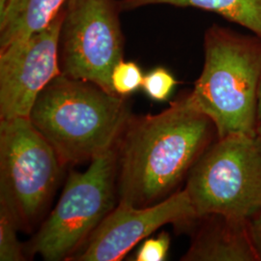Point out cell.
Returning a JSON list of instances; mask_svg holds the SVG:
<instances>
[{"mask_svg": "<svg viewBox=\"0 0 261 261\" xmlns=\"http://www.w3.org/2000/svg\"><path fill=\"white\" fill-rule=\"evenodd\" d=\"M202 71L190 90L214 123L218 139L254 137L261 80V39L214 23L203 36Z\"/></svg>", "mask_w": 261, "mask_h": 261, "instance_id": "cell-3", "label": "cell"}, {"mask_svg": "<svg viewBox=\"0 0 261 261\" xmlns=\"http://www.w3.org/2000/svg\"><path fill=\"white\" fill-rule=\"evenodd\" d=\"M177 85L172 73L164 67H156L144 75L141 88L155 102H166Z\"/></svg>", "mask_w": 261, "mask_h": 261, "instance_id": "cell-15", "label": "cell"}, {"mask_svg": "<svg viewBox=\"0 0 261 261\" xmlns=\"http://www.w3.org/2000/svg\"><path fill=\"white\" fill-rule=\"evenodd\" d=\"M197 216L185 188L146 207L118 202L70 260L119 261L160 227L194 226Z\"/></svg>", "mask_w": 261, "mask_h": 261, "instance_id": "cell-9", "label": "cell"}, {"mask_svg": "<svg viewBox=\"0 0 261 261\" xmlns=\"http://www.w3.org/2000/svg\"><path fill=\"white\" fill-rule=\"evenodd\" d=\"M252 238L261 261V207L250 220Z\"/></svg>", "mask_w": 261, "mask_h": 261, "instance_id": "cell-17", "label": "cell"}, {"mask_svg": "<svg viewBox=\"0 0 261 261\" xmlns=\"http://www.w3.org/2000/svg\"><path fill=\"white\" fill-rule=\"evenodd\" d=\"M254 138H255V140L259 142V144L261 145V118H259V119L257 120V122H256Z\"/></svg>", "mask_w": 261, "mask_h": 261, "instance_id": "cell-18", "label": "cell"}, {"mask_svg": "<svg viewBox=\"0 0 261 261\" xmlns=\"http://www.w3.org/2000/svg\"><path fill=\"white\" fill-rule=\"evenodd\" d=\"M130 116L127 97L61 74L38 96L29 119L65 167L112 149Z\"/></svg>", "mask_w": 261, "mask_h": 261, "instance_id": "cell-2", "label": "cell"}, {"mask_svg": "<svg viewBox=\"0 0 261 261\" xmlns=\"http://www.w3.org/2000/svg\"><path fill=\"white\" fill-rule=\"evenodd\" d=\"M19 226L9 209L0 203V260H25L24 249L20 245L17 231Z\"/></svg>", "mask_w": 261, "mask_h": 261, "instance_id": "cell-13", "label": "cell"}, {"mask_svg": "<svg viewBox=\"0 0 261 261\" xmlns=\"http://www.w3.org/2000/svg\"><path fill=\"white\" fill-rule=\"evenodd\" d=\"M116 145L93 159L86 170L69 173L58 203L28 245L31 254L70 260L117 205Z\"/></svg>", "mask_w": 261, "mask_h": 261, "instance_id": "cell-4", "label": "cell"}, {"mask_svg": "<svg viewBox=\"0 0 261 261\" xmlns=\"http://www.w3.org/2000/svg\"><path fill=\"white\" fill-rule=\"evenodd\" d=\"M143 77L144 75L138 63L123 59L112 70L113 91L121 97H128L141 88Z\"/></svg>", "mask_w": 261, "mask_h": 261, "instance_id": "cell-14", "label": "cell"}, {"mask_svg": "<svg viewBox=\"0 0 261 261\" xmlns=\"http://www.w3.org/2000/svg\"><path fill=\"white\" fill-rule=\"evenodd\" d=\"M64 168L29 117L0 119V203L31 231L54 196Z\"/></svg>", "mask_w": 261, "mask_h": 261, "instance_id": "cell-6", "label": "cell"}, {"mask_svg": "<svg viewBox=\"0 0 261 261\" xmlns=\"http://www.w3.org/2000/svg\"><path fill=\"white\" fill-rule=\"evenodd\" d=\"M122 12L154 5L212 12L261 39V0H119Z\"/></svg>", "mask_w": 261, "mask_h": 261, "instance_id": "cell-12", "label": "cell"}, {"mask_svg": "<svg viewBox=\"0 0 261 261\" xmlns=\"http://www.w3.org/2000/svg\"><path fill=\"white\" fill-rule=\"evenodd\" d=\"M68 0H0V49L47 28Z\"/></svg>", "mask_w": 261, "mask_h": 261, "instance_id": "cell-11", "label": "cell"}, {"mask_svg": "<svg viewBox=\"0 0 261 261\" xmlns=\"http://www.w3.org/2000/svg\"><path fill=\"white\" fill-rule=\"evenodd\" d=\"M261 118V80L258 90V109H257V120Z\"/></svg>", "mask_w": 261, "mask_h": 261, "instance_id": "cell-19", "label": "cell"}, {"mask_svg": "<svg viewBox=\"0 0 261 261\" xmlns=\"http://www.w3.org/2000/svg\"><path fill=\"white\" fill-rule=\"evenodd\" d=\"M197 227L183 261H260L250 220L223 214L196 219Z\"/></svg>", "mask_w": 261, "mask_h": 261, "instance_id": "cell-10", "label": "cell"}, {"mask_svg": "<svg viewBox=\"0 0 261 261\" xmlns=\"http://www.w3.org/2000/svg\"><path fill=\"white\" fill-rule=\"evenodd\" d=\"M121 13L119 0H68L59 44L62 75L115 94L112 70L124 59Z\"/></svg>", "mask_w": 261, "mask_h": 261, "instance_id": "cell-7", "label": "cell"}, {"mask_svg": "<svg viewBox=\"0 0 261 261\" xmlns=\"http://www.w3.org/2000/svg\"><path fill=\"white\" fill-rule=\"evenodd\" d=\"M197 218L223 214L251 220L261 207V145L254 137L217 139L187 176Z\"/></svg>", "mask_w": 261, "mask_h": 261, "instance_id": "cell-5", "label": "cell"}, {"mask_svg": "<svg viewBox=\"0 0 261 261\" xmlns=\"http://www.w3.org/2000/svg\"><path fill=\"white\" fill-rule=\"evenodd\" d=\"M217 139L190 91L158 114L130 116L116 145L118 202L146 207L171 196Z\"/></svg>", "mask_w": 261, "mask_h": 261, "instance_id": "cell-1", "label": "cell"}, {"mask_svg": "<svg viewBox=\"0 0 261 261\" xmlns=\"http://www.w3.org/2000/svg\"><path fill=\"white\" fill-rule=\"evenodd\" d=\"M65 8L42 31L0 49V119L29 117L38 96L62 74L59 44Z\"/></svg>", "mask_w": 261, "mask_h": 261, "instance_id": "cell-8", "label": "cell"}, {"mask_svg": "<svg viewBox=\"0 0 261 261\" xmlns=\"http://www.w3.org/2000/svg\"><path fill=\"white\" fill-rule=\"evenodd\" d=\"M170 246V236L168 232L162 231L155 237L143 240L140 249L136 253L135 260L164 261L168 258Z\"/></svg>", "mask_w": 261, "mask_h": 261, "instance_id": "cell-16", "label": "cell"}]
</instances>
